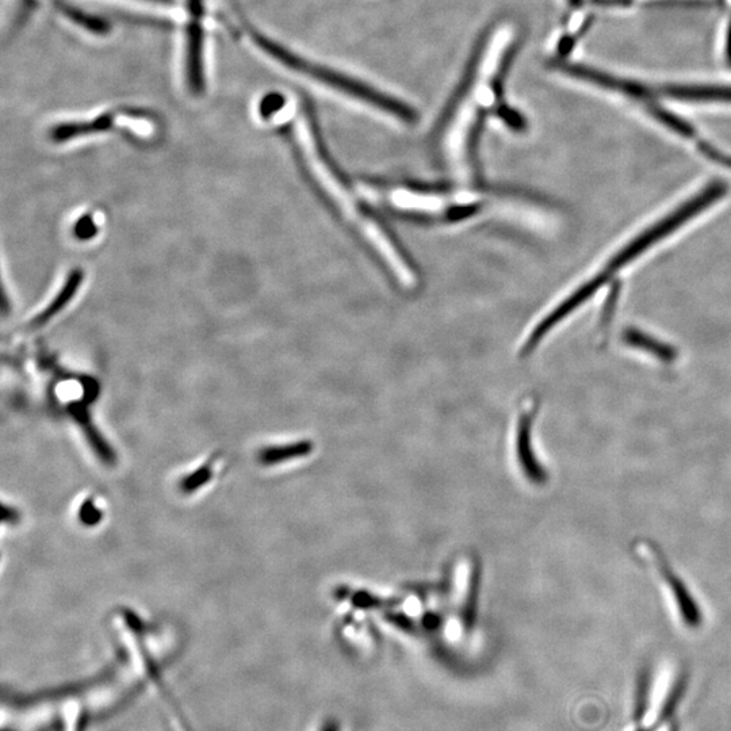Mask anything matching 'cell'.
<instances>
[{
	"label": "cell",
	"instance_id": "obj_1",
	"mask_svg": "<svg viewBox=\"0 0 731 731\" xmlns=\"http://www.w3.org/2000/svg\"><path fill=\"white\" fill-rule=\"evenodd\" d=\"M362 197L371 204L403 216L434 223L457 224L480 217L520 221L530 201L501 191L455 187L436 189L409 185L365 183L359 186Z\"/></svg>",
	"mask_w": 731,
	"mask_h": 731
},
{
	"label": "cell",
	"instance_id": "obj_2",
	"mask_svg": "<svg viewBox=\"0 0 731 731\" xmlns=\"http://www.w3.org/2000/svg\"><path fill=\"white\" fill-rule=\"evenodd\" d=\"M302 112L305 114L309 148L305 153L300 148L298 151L301 152L302 158H305L310 174L319 183L321 190L334 202L336 209L346 218L348 224L359 232L375 254L380 256L392 277L404 289H415L419 285V275L415 267L409 262L408 256L401 250L393 236L370 212L369 206L363 202L365 198L348 185L342 172L332 162L317 124L315 109L308 98H302Z\"/></svg>",
	"mask_w": 731,
	"mask_h": 731
},
{
	"label": "cell",
	"instance_id": "obj_3",
	"mask_svg": "<svg viewBox=\"0 0 731 731\" xmlns=\"http://www.w3.org/2000/svg\"><path fill=\"white\" fill-rule=\"evenodd\" d=\"M726 193L727 186L725 183L719 181L710 183V185L700 190L695 197L688 199L679 208L669 213L667 217L657 221L652 227L645 229L641 235L634 237L618 254L612 256L610 262L600 270L599 274L588 279L584 285L577 287L572 294H569L560 304L549 310L541 320H538L534 327L524 336L523 342L520 344V351L523 354L533 352L554 328H557L562 321L568 319L581 305L591 300L623 267L633 262L638 256L644 255L649 248L656 246L665 237L672 235L677 229L683 227L688 221H691L692 218H695L698 214L710 208L719 199L725 197Z\"/></svg>",
	"mask_w": 731,
	"mask_h": 731
},
{
	"label": "cell",
	"instance_id": "obj_4",
	"mask_svg": "<svg viewBox=\"0 0 731 731\" xmlns=\"http://www.w3.org/2000/svg\"><path fill=\"white\" fill-rule=\"evenodd\" d=\"M241 24H243V28L246 30L248 36L254 40L255 44L263 52H266L267 55L273 57L274 60L285 65V67L290 68V70L300 72V74L309 76V78L315 79L317 82L327 84V86L334 88L339 93L346 94L348 97L357 99L359 102L366 103V105H370L374 109L396 118V120L403 122V124L415 125L419 121V113L416 112L415 107L408 105L407 102L400 101V99L393 97V95L377 90V88L370 86V84L352 78V76L343 74V72L335 71L332 68L324 67V65L302 59L297 53L289 51V49L279 45L278 42L264 36L254 26L248 24L246 19H243Z\"/></svg>",
	"mask_w": 731,
	"mask_h": 731
},
{
	"label": "cell",
	"instance_id": "obj_5",
	"mask_svg": "<svg viewBox=\"0 0 731 731\" xmlns=\"http://www.w3.org/2000/svg\"><path fill=\"white\" fill-rule=\"evenodd\" d=\"M550 67L553 70L562 72V74L572 76V78L595 84L597 87L606 88V90L615 91V93L627 95V97L637 99V101L648 103L653 101L654 98L652 88L645 86V84L634 82V80L616 78V76L587 67V65L568 63V61L558 59L551 61Z\"/></svg>",
	"mask_w": 731,
	"mask_h": 731
},
{
	"label": "cell",
	"instance_id": "obj_6",
	"mask_svg": "<svg viewBox=\"0 0 731 731\" xmlns=\"http://www.w3.org/2000/svg\"><path fill=\"white\" fill-rule=\"evenodd\" d=\"M186 80L191 93H204V30L201 22H189L186 28Z\"/></svg>",
	"mask_w": 731,
	"mask_h": 731
},
{
	"label": "cell",
	"instance_id": "obj_7",
	"mask_svg": "<svg viewBox=\"0 0 731 731\" xmlns=\"http://www.w3.org/2000/svg\"><path fill=\"white\" fill-rule=\"evenodd\" d=\"M654 562H656L658 570L661 574H664V579L667 581L668 587L671 588L673 596H675V602L681 615V619L684 620L685 625L688 627H698L702 623V612L699 610L698 603L695 599H692L691 593L685 588L683 581L676 576L671 566L664 561V558L653 551Z\"/></svg>",
	"mask_w": 731,
	"mask_h": 731
},
{
	"label": "cell",
	"instance_id": "obj_8",
	"mask_svg": "<svg viewBox=\"0 0 731 731\" xmlns=\"http://www.w3.org/2000/svg\"><path fill=\"white\" fill-rule=\"evenodd\" d=\"M665 97L685 102L731 103V86L714 84H667L661 88Z\"/></svg>",
	"mask_w": 731,
	"mask_h": 731
},
{
	"label": "cell",
	"instance_id": "obj_9",
	"mask_svg": "<svg viewBox=\"0 0 731 731\" xmlns=\"http://www.w3.org/2000/svg\"><path fill=\"white\" fill-rule=\"evenodd\" d=\"M535 415V408L530 407L526 413L520 417L519 424V457L522 458V465L524 472H526L528 478L531 481L541 484L546 480L545 470L538 465L537 459L534 457L533 449H531V426H533V419Z\"/></svg>",
	"mask_w": 731,
	"mask_h": 731
},
{
	"label": "cell",
	"instance_id": "obj_10",
	"mask_svg": "<svg viewBox=\"0 0 731 731\" xmlns=\"http://www.w3.org/2000/svg\"><path fill=\"white\" fill-rule=\"evenodd\" d=\"M116 114L105 113L87 122H67L52 129L51 137L56 143H63L82 136L95 135V133L107 132L116 124Z\"/></svg>",
	"mask_w": 731,
	"mask_h": 731
},
{
	"label": "cell",
	"instance_id": "obj_11",
	"mask_svg": "<svg viewBox=\"0 0 731 731\" xmlns=\"http://www.w3.org/2000/svg\"><path fill=\"white\" fill-rule=\"evenodd\" d=\"M51 2L61 14L71 19L80 28L86 29L91 34H95V36H107L110 30H112V25L105 18L86 13V11L79 9V7L68 3L67 0H51Z\"/></svg>",
	"mask_w": 731,
	"mask_h": 731
},
{
	"label": "cell",
	"instance_id": "obj_12",
	"mask_svg": "<svg viewBox=\"0 0 731 731\" xmlns=\"http://www.w3.org/2000/svg\"><path fill=\"white\" fill-rule=\"evenodd\" d=\"M623 339L629 346L648 352V354L653 355L662 362H673L676 359V351L671 346L644 334V332L637 331V329L627 331Z\"/></svg>",
	"mask_w": 731,
	"mask_h": 731
},
{
	"label": "cell",
	"instance_id": "obj_13",
	"mask_svg": "<svg viewBox=\"0 0 731 731\" xmlns=\"http://www.w3.org/2000/svg\"><path fill=\"white\" fill-rule=\"evenodd\" d=\"M83 281V274L80 270H75L74 273L68 278L67 285L63 287V290L56 297V300L52 301V304L47 309L42 310L40 315L32 321V327H42L45 323H48L52 317H55L65 305L68 304L74 298L75 293L78 292L80 283Z\"/></svg>",
	"mask_w": 731,
	"mask_h": 731
},
{
	"label": "cell",
	"instance_id": "obj_14",
	"mask_svg": "<svg viewBox=\"0 0 731 731\" xmlns=\"http://www.w3.org/2000/svg\"><path fill=\"white\" fill-rule=\"evenodd\" d=\"M645 105L646 110L652 114L654 120L660 122V124L664 125L665 128L672 130V132L677 133V135L681 137H685V139L696 141V144L699 143L700 139L695 128H692V126L688 124L687 121H684L683 118L676 116L675 113L669 112V110L665 109V107L657 105L654 101L645 103Z\"/></svg>",
	"mask_w": 731,
	"mask_h": 731
},
{
	"label": "cell",
	"instance_id": "obj_15",
	"mask_svg": "<svg viewBox=\"0 0 731 731\" xmlns=\"http://www.w3.org/2000/svg\"><path fill=\"white\" fill-rule=\"evenodd\" d=\"M519 44L520 41H515L514 44L507 49V52L504 53L503 59L500 61L499 70H497L495 79H493L492 88L493 93H495L497 103L503 102V99L501 98H503L505 79H507L512 63H514L516 53H518Z\"/></svg>",
	"mask_w": 731,
	"mask_h": 731
},
{
	"label": "cell",
	"instance_id": "obj_16",
	"mask_svg": "<svg viewBox=\"0 0 731 731\" xmlns=\"http://www.w3.org/2000/svg\"><path fill=\"white\" fill-rule=\"evenodd\" d=\"M495 114L508 128L515 130V132H524L527 129V121L523 114L514 107L508 106L507 103H497Z\"/></svg>",
	"mask_w": 731,
	"mask_h": 731
},
{
	"label": "cell",
	"instance_id": "obj_17",
	"mask_svg": "<svg viewBox=\"0 0 731 731\" xmlns=\"http://www.w3.org/2000/svg\"><path fill=\"white\" fill-rule=\"evenodd\" d=\"M592 21L593 18L589 17L576 33L568 34V36L561 38L560 42H558V55H560L561 60H564V57L568 56L569 53L573 51L574 47H576L577 41H579L580 38L588 32L589 28H591Z\"/></svg>",
	"mask_w": 731,
	"mask_h": 731
},
{
	"label": "cell",
	"instance_id": "obj_18",
	"mask_svg": "<svg viewBox=\"0 0 731 731\" xmlns=\"http://www.w3.org/2000/svg\"><path fill=\"white\" fill-rule=\"evenodd\" d=\"M286 99L282 94L270 93L264 95L262 102L259 105V113L262 114L263 118L273 117L274 114L281 112L282 107L285 106Z\"/></svg>",
	"mask_w": 731,
	"mask_h": 731
},
{
	"label": "cell",
	"instance_id": "obj_19",
	"mask_svg": "<svg viewBox=\"0 0 731 731\" xmlns=\"http://www.w3.org/2000/svg\"><path fill=\"white\" fill-rule=\"evenodd\" d=\"M699 151L710 159L711 162L719 164V166L729 168L731 170V156L726 155L721 149L715 148L714 145L706 143V141L700 140L698 143Z\"/></svg>",
	"mask_w": 731,
	"mask_h": 731
},
{
	"label": "cell",
	"instance_id": "obj_20",
	"mask_svg": "<svg viewBox=\"0 0 731 731\" xmlns=\"http://www.w3.org/2000/svg\"><path fill=\"white\" fill-rule=\"evenodd\" d=\"M187 10L190 14V22H201L204 17V0H186Z\"/></svg>",
	"mask_w": 731,
	"mask_h": 731
},
{
	"label": "cell",
	"instance_id": "obj_21",
	"mask_svg": "<svg viewBox=\"0 0 731 731\" xmlns=\"http://www.w3.org/2000/svg\"><path fill=\"white\" fill-rule=\"evenodd\" d=\"M725 60L727 65L731 68V14L729 18V25H727L726 30Z\"/></svg>",
	"mask_w": 731,
	"mask_h": 731
},
{
	"label": "cell",
	"instance_id": "obj_22",
	"mask_svg": "<svg viewBox=\"0 0 731 731\" xmlns=\"http://www.w3.org/2000/svg\"><path fill=\"white\" fill-rule=\"evenodd\" d=\"M568 3L574 9H579V7L583 6L584 0H568Z\"/></svg>",
	"mask_w": 731,
	"mask_h": 731
},
{
	"label": "cell",
	"instance_id": "obj_23",
	"mask_svg": "<svg viewBox=\"0 0 731 731\" xmlns=\"http://www.w3.org/2000/svg\"><path fill=\"white\" fill-rule=\"evenodd\" d=\"M148 2L159 3V5H172L174 0H148Z\"/></svg>",
	"mask_w": 731,
	"mask_h": 731
}]
</instances>
